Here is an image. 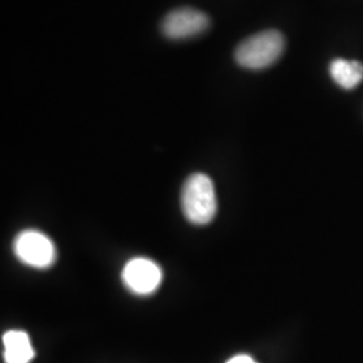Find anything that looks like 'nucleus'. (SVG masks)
I'll return each instance as SVG.
<instances>
[{"label":"nucleus","instance_id":"nucleus-4","mask_svg":"<svg viewBox=\"0 0 363 363\" xmlns=\"http://www.w3.org/2000/svg\"><path fill=\"white\" fill-rule=\"evenodd\" d=\"M123 283L135 295H151L160 286L163 273L155 261L144 257L132 259L123 268Z\"/></svg>","mask_w":363,"mask_h":363},{"label":"nucleus","instance_id":"nucleus-5","mask_svg":"<svg viewBox=\"0 0 363 363\" xmlns=\"http://www.w3.org/2000/svg\"><path fill=\"white\" fill-rule=\"evenodd\" d=\"M208 25L206 13L194 9H178L164 18L162 31L169 39L193 38L206 31Z\"/></svg>","mask_w":363,"mask_h":363},{"label":"nucleus","instance_id":"nucleus-8","mask_svg":"<svg viewBox=\"0 0 363 363\" xmlns=\"http://www.w3.org/2000/svg\"><path fill=\"white\" fill-rule=\"evenodd\" d=\"M226 363H259L256 362L252 357H249V355H235L233 358H230L229 361Z\"/></svg>","mask_w":363,"mask_h":363},{"label":"nucleus","instance_id":"nucleus-6","mask_svg":"<svg viewBox=\"0 0 363 363\" xmlns=\"http://www.w3.org/2000/svg\"><path fill=\"white\" fill-rule=\"evenodd\" d=\"M3 347L6 363H30L35 357L28 334L21 330H11L4 334Z\"/></svg>","mask_w":363,"mask_h":363},{"label":"nucleus","instance_id":"nucleus-1","mask_svg":"<svg viewBox=\"0 0 363 363\" xmlns=\"http://www.w3.org/2000/svg\"><path fill=\"white\" fill-rule=\"evenodd\" d=\"M182 210L187 220L194 225H206L217 213L214 184L205 174H193L182 189Z\"/></svg>","mask_w":363,"mask_h":363},{"label":"nucleus","instance_id":"nucleus-3","mask_svg":"<svg viewBox=\"0 0 363 363\" xmlns=\"http://www.w3.org/2000/svg\"><path fill=\"white\" fill-rule=\"evenodd\" d=\"M15 256L28 267L45 269L54 264L57 250L52 240L38 230H25L18 234L13 242Z\"/></svg>","mask_w":363,"mask_h":363},{"label":"nucleus","instance_id":"nucleus-7","mask_svg":"<svg viewBox=\"0 0 363 363\" xmlns=\"http://www.w3.org/2000/svg\"><path fill=\"white\" fill-rule=\"evenodd\" d=\"M330 74L343 89L357 88L363 79V65L358 61L334 60L330 65Z\"/></svg>","mask_w":363,"mask_h":363},{"label":"nucleus","instance_id":"nucleus-2","mask_svg":"<svg viewBox=\"0 0 363 363\" xmlns=\"http://www.w3.org/2000/svg\"><path fill=\"white\" fill-rule=\"evenodd\" d=\"M286 39L276 30L261 31L242 40L235 49L237 64L245 69L259 70L273 65L284 52Z\"/></svg>","mask_w":363,"mask_h":363}]
</instances>
